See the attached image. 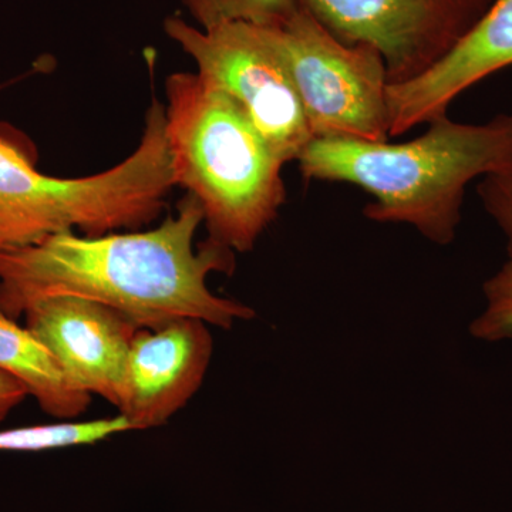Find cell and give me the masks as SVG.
I'll return each mask as SVG.
<instances>
[{
	"instance_id": "obj_1",
	"label": "cell",
	"mask_w": 512,
	"mask_h": 512,
	"mask_svg": "<svg viewBox=\"0 0 512 512\" xmlns=\"http://www.w3.org/2000/svg\"><path fill=\"white\" fill-rule=\"evenodd\" d=\"M204 211L187 194L177 214L146 231L87 237L59 232L26 247L0 249V312L22 318L33 302L74 296L101 303L138 329L198 319L231 329L255 318L251 306L208 288L212 274L232 275L235 252L208 238L194 245Z\"/></svg>"
},
{
	"instance_id": "obj_2",
	"label": "cell",
	"mask_w": 512,
	"mask_h": 512,
	"mask_svg": "<svg viewBox=\"0 0 512 512\" xmlns=\"http://www.w3.org/2000/svg\"><path fill=\"white\" fill-rule=\"evenodd\" d=\"M407 143L323 138L298 157L306 180L357 185L373 201L363 214L382 224H410L434 244L454 241L467 185L512 174V114L484 124L441 116Z\"/></svg>"
},
{
	"instance_id": "obj_3",
	"label": "cell",
	"mask_w": 512,
	"mask_h": 512,
	"mask_svg": "<svg viewBox=\"0 0 512 512\" xmlns=\"http://www.w3.org/2000/svg\"><path fill=\"white\" fill-rule=\"evenodd\" d=\"M175 185L197 198L211 239L249 252L286 200L281 160L228 94L198 73L165 82Z\"/></svg>"
},
{
	"instance_id": "obj_4",
	"label": "cell",
	"mask_w": 512,
	"mask_h": 512,
	"mask_svg": "<svg viewBox=\"0 0 512 512\" xmlns=\"http://www.w3.org/2000/svg\"><path fill=\"white\" fill-rule=\"evenodd\" d=\"M174 187L165 107L157 100L136 150L89 177L40 173L18 144L0 136V249L26 247L64 231L87 237L138 231L160 217Z\"/></svg>"
},
{
	"instance_id": "obj_5",
	"label": "cell",
	"mask_w": 512,
	"mask_h": 512,
	"mask_svg": "<svg viewBox=\"0 0 512 512\" xmlns=\"http://www.w3.org/2000/svg\"><path fill=\"white\" fill-rule=\"evenodd\" d=\"M268 28L291 72L313 140L390 141L389 79L376 47L346 45L302 5L285 23Z\"/></svg>"
},
{
	"instance_id": "obj_6",
	"label": "cell",
	"mask_w": 512,
	"mask_h": 512,
	"mask_svg": "<svg viewBox=\"0 0 512 512\" xmlns=\"http://www.w3.org/2000/svg\"><path fill=\"white\" fill-rule=\"evenodd\" d=\"M165 35L197 64V73L228 94L284 163L313 140L301 99L268 26L225 23L200 29L181 16L164 20Z\"/></svg>"
},
{
	"instance_id": "obj_7",
	"label": "cell",
	"mask_w": 512,
	"mask_h": 512,
	"mask_svg": "<svg viewBox=\"0 0 512 512\" xmlns=\"http://www.w3.org/2000/svg\"><path fill=\"white\" fill-rule=\"evenodd\" d=\"M495 0H301L346 45L382 53L389 84L427 72L480 22Z\"/></svg>"
},
{
	"instance_id": "obj_8",
	"label": "cell",
	"mask_w": 512,
	"mask_h": 512,
	"mask_svg": "<svg viewBox=\"0 0 512 512\" xmlns=\"http://www.w3.org/2000/svg\"><path fill=\"white\" fill-rule=\"evenodd\" d=\"M23 318L72 386L119 407L138 330L134 323L101 303L74 296L33 302Z\"/></svg>"
},
{
	"instance_id": "obj_9",
	"label": "cell",
	"mask_w": 512,
	"mask_h": 512,
	"mask_svg": "<svg viewBox=\"0 0 512 512\" xmlns=\"http://www.w3.org/2000/svg\"><path fill=\"white\" fill-rule=\"evenodd\" d=\"M208 326L180 319L137 330L117 407L133 431L163 426L200 390L214 352Z\"/></svg>"
},
{
	"instance_id": "obj_10",
	"label": "cell",
	"mask_w": 512,
	"mask_h": 512,
	"mask_svg": "<svg viewBox=\"0 0 512 512\" xmlns=\"http://www.w3.org/2000/svg\"><path fill=\"white\" fill-rule=\"evenodd\" d=\"M512 66V0H495L443 59L410 82L389 84L390 138L446 116L461 93Z\"/></svg>"
},
{
	"instance_id": "obj_11",
	"label": "cell",
	"mask_w": 512,
	"mask_h": 512,
	"mask_svg": "<svg viewBox=\"0 0 512 512\" xmlns=\"http://www.w3.org/2000/svg\"><path fill=\"white\" fill-rule=\"evenodd\" d=\"M0 370L16 377L40 409L59 420H73L86 412L92 396L64 377L49 350L28 328L0 312Z\"/></svg>"
},
{
	"instance_id": "obj_12",
	"label": "cell",
	"mask_w": 512,
	"mask_h": 512,
	"mask_svg": "<svg viewBox=\"0 0 512 512\" xmlns=\"http://www.w3.org/2000/svg\"><path fill=\"white\" fill-rule=\"evenodd\" d=\"M133 431L130 423L117 413L114 417L90 421H63L43 426L0 430V451H47L89 446L116 434Z\"/></svg>"
},
{
	"instance_id": "obj_13",
	"label": "cell",
	"mask_w": 512,
	"mask_h": 512,
	"mask_svg": "<svg viewBox=\"0 0 512 512\" xmlns=\"http://www.w3.org/2000/svg\"><path fill=\"white\" fill-rule=\"evenodd\" d=\"M181 3L200 29L225 23L279 26L301 8V0H181Z\"/></svg>"
},
{
	"instance_id": "obj_14",
	"label": "cell",
	"mask_w": 512,
	"mask_h": 512,
	"mask_svg": "<svg viewBox=\"0 0 512 512\" xmlns=\"http://www.w3.org/2000/svg\"><path fill=\"white\" fill-rule=\"evenodd\" d=\"M485 311L474 319L470 333L484 342L512 338V255L503 268L484 284Z\"/></svg>"
},
{
	"instance_id": "obj_15",
	"label": "cell",
	"mask_w": 512,
	"mask_h": 512,
	"mask_svg": "<svg viewBox=\"0 0 512 512\" xmlns=\"http://www.w3.org/2000/svg\"><path fill=\"white\" fill-rule=\"evenodd\" d=\"M485 211L497 222L508 242L512 255V174L487 175L477 187Z\"/></svg>"
},
{
	"instance_id": "obj_16",
	"label": "cell",
	"mask_w": 512,
	"mask_h": 512,
	"mask_svg": "<svg viewBox=\"0 0 512 512\" xmlns=\"http://www.w3.org/2000/svg\"><path fill=\"white\" fill-rule=\"evenodd\" d=\"M30 396L25 384L0 370V424Z\"/></svg>"
}]
</instances>
